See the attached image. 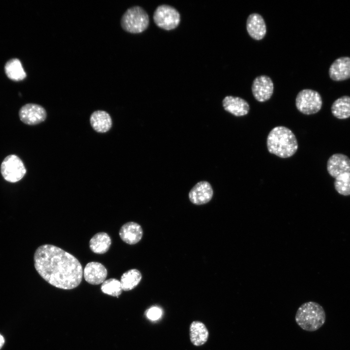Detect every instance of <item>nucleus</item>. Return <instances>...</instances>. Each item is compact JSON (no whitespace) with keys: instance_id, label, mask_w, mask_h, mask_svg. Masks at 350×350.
<instances>
[{"instance_id":"f03ea898","label":"nucleus","mask_w":350,"mask_h":350,"mask_svg":"<svg viewBox=\"0 0 350 350\" xmlns=\"http://www.w3.org/2000/svg\"><path fill=\"white\" fill-rule=\"evenodd\" d=\"M266 143L269 153L281 158L292 157L298 148L295 134L290 129L282 126L275 127L270 131Z\"/></svg>"},{"instance_id":"f8f14e48","label":"nucleus","mask_w":350,"mask_h":350,"mask_svg":"<svg viewBox=\"0 0 350 350\" xmlns=\"http://www.w3.org/2000/svg\"><path fill=\"white\" fill-rule=\"evenodd\" d=\"M329 76L335 81L350 78V57L342 56L336 59L329 70Z\"/></svg>"},{"instance_id":"412c9836","label":"nucleus","mask_w":350,"mask_h":350,"mask_svg":"<svg viewBox=\"0 0 350 350\" xmlns=\"http://www.w3.org/2000/svg\"><path fill=\"white\" fill-rule=\"evenodd\" d=\"M4 71L8 78L13 81H21L26 77L21 63L18 58L8 60L5 64Z\"/></svg>"},{"instance_id":"7ed1b4c3","label":"nucleus","mask_w":350,"mask_h":350,"mask_svg":"<svg viewBox=\"0 0 350 350\" xmlns=\"http://www.w3.org/2000/svg\"><path fill=\"white\" fill-rule=\"evenodd\" d=\"M297 324L303 330L314 332L321 328L326 320L323 308L318 303L309 301L298 308L295 315Z\"/></svg>"},{"instance_id":"4468645a","label":"nucleus","mask_w":350,"mask_h":350,"mask_svg":"<svg viewBox=\"0 0 350 350\" xmlns=\"http://www.w3.org/2000/svg\"><path fill=\"white\" fill-rule=\"evenodd\" d=\"M83 273L87 282L91 284L97 285L105 280L107 271L105 267L101 263L91 262L87 264Z\"/></svg>"},{"instance_id":"f257e3e1","label":"nucleus","mask_w":350,"mask_h":350,"mask_svg":"<svg viewBox=\"0 0 350 350\" xmlns=\"http://www.w3.org/2000/svg\"><path fill=\"white\" fill-rule=\"evenodd\" d=\"M34 266L39 275L52 285L70 290L77 287L83 276L82 266L74 256L52 245H43L35 250Z\"/></svg>"},{"instance_id":"9b49d317","label":"nucleus","mask_w":350,"mask_h":350,"mask_svg":"<svg viewBox=\"0 0 350 350\" xmlns=\"http://www.w3.org/2000/svg\"><path fill=\"white\" fill-rule=\"evenodd\" d=\"M327 170L334 178L343 173H350V158L343 154H334L327 161Z\"/></svg>"},{"instance_id":"1a4fd4ad","label":"nucleus","mask_w":350,"mask_h":350,"mask_svg":"<svg viewBox=\"0 0 350 350\" xmlns=\"http://www.w3.org/2000/svg\"><path fill=\"white\" fill-rule=\"evenodd\" d=\"M251 90L254 97L257 101L264 102L269 100L273 94V82L267 75L258 76L253 81Z\"/></svg>"},{"instance_id":"f3484780","label":"nucleus","mask_w":350,"mask_h":350,"mask_svg":"<svg viewBox=\"0 0 350 350\" xmlns=\"http://www.w3.org/2000/svg\"><path fill=\"white\" fill-rule=\"evenodd\" d=\"M89 121L92 128L98 133H106L110 130L112 126L110 115L104 110L94 111L90 115Z\"/></svg>"},{"instance_id":"2eb2a0df","label":"nucleus","mask_w":350,"mask_h":350,"mask_svg":"<svg viewBox=\"0 0 350 350\" xmlns=\"http://www.w3.org/2000/svg\"><path fill=\"white\" fill-rule=\"evenodd\" d=\"M222 105L225 110L236 117L245 116L249 111L248 103L239 97L226 96L222 101Z\"/></svg>"},{"instance_id":"a211bd4d","label":"nucleus","mask_w":350,"mask_h":350,"mask_svg":"<svg viewBox=\"0 0 350 350\" xmlns=\"http://www.w3.org/2000/svg\"><path fill=\"white\" fill-rule=\"evenodd\" d=\"M189 330L190 340L194 346H202L207 342L209 332L203 323L199 321L192 322Z\"/></svg>"},{"instance_id":"39448f33","label":"nucleus","mask_w":350,"mask_h":350,"mask_svg":"<svg viewBox=\"0 0 350 350\" xmlns=\"http://www.w3.org/2000/svg\"><path fill=\"white\" fill-rule=\"evenodd\" d=\"M322 100L320 94L311 89L300 91L296 98V106L298 110L305 115L317 113L321 108Z\"/></svg>"},{"instance_id":"ddd939ff","label":"nucleus","mask_w":350,"mask_h":350,"mask_svg":"<svg viewBox=\"0 0 350 350\" xmlns=\"http://www.w3.org/2000/svg\"><path fill=\"white\" fill-rule=\"evenodd\" d=\"M247 32L249 36L256 40H262L266 33V26L263 17L258 13H252L247 18Z\"/></svg>"},{"instance_id":"dca6fc26","label":"nucleus","mask_w":350,"mask_h":350,"mask_svg":"<svg viewBox=\"0 0 350 350\" xmlns=\"http://www.w3.org/2000/svg\"><path fill=\"white\" fill-rule=\"evenodd\" d=\"M121 239L129 245H135L141 239L143 230L141 227L134 222H129L121 228L119 230Z\"/></svg>"},{"instance_id":"9d476101","label":"nucleus","mask_w":350,"mask_h":350,"mask_svg":"<svg viewBox=\"0 0 350 350\" xmlns=\"http://www.w3.org/2000/svg\"><path fill=\"white\" fill-rule=\"evenodd\" d=\"M213 194V189L210 183L206 181H201L197 183L190 190L189 198L192 203L201 205L208 203Z\"/></svg>"},{"instance_id":"aec40b11","label":"nucleus","mask_w":350,"mask_h":350,"mask_svg":"<svg viewBox=\"0 0 350 350\" xmlns=\"http://www.w3.org/2000/svg\"><path fill=\"white\" fill-rule=\"evenodd\" d=\"M332 113L338 119L350 117V96H343L335 100L331 106Z\"/></svg>"},{"instance_id":"5701e85b","label":"nucleus","mask_w":350,"mask_h":350,"mask_svg":"<svg viewBox=\"0 0 350 350\" xmlns=\"http://www.w3.org/2000/svg\"><path fill=\"white\" fill-rule=\"evenodd\" d=\"M334 186L340 194L350 195V173H345L337 176L334 181Z\"/></svg>"},{"instance_id":"b1692460","label":"nucleus","mask_w":350,"mask_h":350,"mask_svg":"<svg viewBox=\"0 0 350 350\" xmlns=\"http://www.w3.org/2000/svg\"><path fill=\"white\" fill-rule=\"evenodd\" d=\"M104 294L118 297L122 293V288L120 281L116 279H109L105 280L101 287Z\"/></svg>"},{"instance_id":"423d86ee","label":"nucleus","mask_w":350,"mask_h":350,"mask_svg":"<svg viewBox=\"0 0 350 350\" xmlns=\"http://www.w3.org/2000/svg\"><path fill=\"white\" fill-rule=\"evenodd\" d=\"M153 20L157 26L169 31L178 26L180 22V15L174 7L163 4L156 9L153 14Z\"/></svg>"},{"instance_id":"20e7f679","label":"nucleus","mask_w":350,"mask_h":350,"mask_svg":"<svg viewBox=\"0 0 350 350\" xmlns=\"http://www.w3.org/2000/svg\"><path fill=\"white\" fill-rule=\"evenodd\" d=\"M149 24V16L140 6L128 8L121 19V25L125 31L131 34H139L145 31Z\"/></svg>"},{"instance_id":"4be33fe9","label":"nucleus","mask_w":350,"mask_h":350,"mask_svg":"<svg viewBox=\"0 0 350 350\" xmlns=\"http://www.w3.org/2000/svg\"><path fill=\"white\" fill-rule=\"evenodd\" d=\"M142 275L136 269H130L121 276V283L122 290L128 291L136 287L140 281Z\"/></svg>"},{"instance_id":"6ab92c4d","label":"nucleus","mask_w":350,"mask_h":350,"mask_svg":"<svg viewBox=\"0 0 350 350\" xmlns=\"http://www.w3.org/2000/svg\"><path fill=\"white\" fill-rule=\"evenodd\" d=\"M111 244V238L106 233L99 232L90 240L89 247L93 252L101 254L108 250Z\"/></svg>"},{"instance_id":"393cba45","label":"nucleus","mask_w":350,"mask_h":350,"mask_svg":"<svg viewBox=\"0 0 350 350\" xmlns=\"http://www.w3.org/2000/svg\"><path fill=\"white\" fill-rule=\"evenodd\" d=\"M162 315V311L158 307L153 306L148 309L146 312L147 317L150 320L155 321L158 319Z\"/></svg>"},{"instance_id":"0eeeda50","label":"nucleus","mask_w":350,"mask_h":350,"mask_svg":"<svg viewBox=\"0 0 350 350\" xmlns=\"http://www.w3.org/2000/svg\"><path fill=\"white\" fill-rule=\"evenodd\" d=\"M0 173L7 181L15 183L25 175L26 170L22 160L16 155L7 156L0 165Z\"/></svg>"},{"instance_id":"6e6552de","label":"nucleus","mask_w":350,"mask_h":350,"mask_svg":"<svg viewBox=\"0 0 350 350\" xmlns=\"http://www.w3.org/2000/svg\"><path fill=\"white\" fill-rule=\"evenodd\" d=\"M19 119L24 123L34 125L44 122L47 116L45 109L41 105L29 103L23 105L19 110Z\"/></svg>"},{"instance_id":"a878e982","label":"nucleus","mask_w":350,"mask_h":350,"mask_svg":"<svg viewBox=\"0 0 350 350\" xmlns=\"http://www.w3.org/2000/svg\"><path fill=\"white\" fill-rule=\"evenodd\" d=\"M4 343V338L2 335L0 334V349L2 348Z\"/></svg>"}]
</instances>
